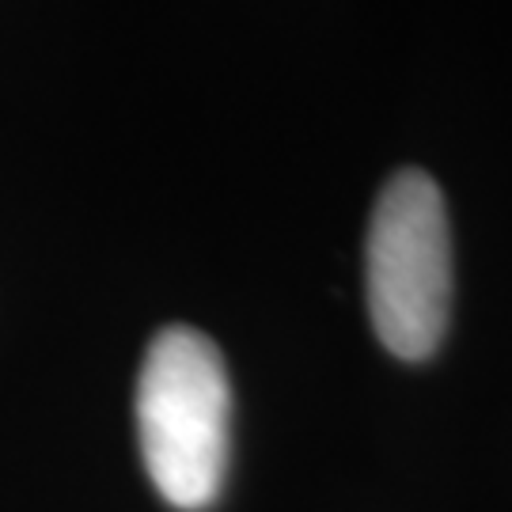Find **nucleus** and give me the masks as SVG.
Wrapping results in <instances>:
<instances>
[{"label":"nucleus","instance_id":"f257e3e1","mask_svg":"<svg viewBox=\"0 0 512 512\" xmlns=\"http://www.w3.org/2000/svg\"><path fill=\"white\" fill-rule=\"evenodd\" d=\"M232 384L220 349L194 327H164L137 376L145 471L171 509L202 512L220 497L232 444Z\"/></svg>","mask_w":512,"mask_h":512},{"label":"nucleus","instance_id":"f03ea898","mask_svg":"<svg viewBox=\"0 0 512 512\" xmlns=\"http://www.w3.org/2000/svg\"><path fill=\"white\" fill-rule=\"evenodd\" d=\"M368 315L395 357H433L452 315V228L444 194L418 167L384 183L365 243Z\"/></svg>","mask_w":512,"mask_h":512}]
</instances>
